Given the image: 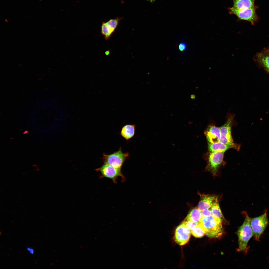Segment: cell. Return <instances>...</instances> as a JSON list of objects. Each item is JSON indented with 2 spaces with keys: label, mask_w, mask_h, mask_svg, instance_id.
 Here are the masks:
<instances>
[{
  "label": "cell",
  "mask_w": 269,
  "mask_h": 269,
  "mask_svg": "<svg viewBox=\"0 0 269 269\" xmlns=\"http://www.w3.org/2000/svg\"><path fill=\"white\" fill-rule=\"evenodd\" d=\"M202 217L201 211L198 208H194L190 210L185 220L199 223Z\"/></svg>",
  "instance_id": "16"
},
{
  "label": "cell",
  "mask_w": 269,
  "mask_h": 269,
  "mask_svg": "<svg viewBox=\"0 0 269 269\" xmlns=\"http://www.w3.org/2000/svg\"><path fill=\"white\" fill-rule=\"evenodd\" d=\"M40 170V169L39 168V167H36V171H39Z\"/></svg>",
  "instance_id": "27"
},
{
  "label": "cell",
  "mask_w": 269,
  "mask_h": 269,
  "mask_svg": "<svg viewBox=\"0 0 269 269\" xmlns=\"http://www.w3.org/2000/svg\"><path fill=\"white\" fill-rule=\"evenodd\" d=\"M101 33L106 40L108 39L113 33L106 22H103L102 23L101 27Z\"/></svg>",
  "instance_id": "19"
},
{
  "label": "cell",
  "mask_w": 269,
  "mask_h": 269,
  "mask_svg": "<svg viewBox=\"0 0 269 269\" xmlns=\"http://www.w3.org/2000/svg\"><path fill=\"white\" fill-rule=\"evenodd\" d=\"M135 125H126L122 127L120 134L125 139L128 140L134 136L135 132Z\"/></svg>",
  "instance_id": "13"
},
{
  "label": "cell",
  "mask_w": 269,
  "mask_h": 269,
  "mask_svg": "<svg viewBox=\"0 0 269 269\" xmlns=\"http://www.w3.org/2000/svg\"><path fill=\"white\" fill-rule=\"evenodd\" d=\"M229 10L231 13L235 15L240 19L248 21L253 24L257 20L255 7L238 9L232 7L230 8Z\"/></svg>",
  "instance_id": "7"
},
{
  "label": "cell",
  "mask_w": 269,
  "mask_h": 269,
  "mask_svg": "<svg viewBox=\"0 0 269 269\" xmlns=\"http://www.w3.org/2000/svg\"><path fill=\"white\" fill-rule=\"evenodd\" d=\"M178 48L179 51L183 52H185L187 49V46L185 43L181 42L178 45Z\"/></svg>",
  "instance_id": "22"
},
{
  "label": "cell",
  "mask_w": 269,
  "mask_h": 269,
  "mask_svg": "<svg viewBox=\"0 0 269 269\" xmlns=\"http://www.w3.org/2000/svg\"><path fill=\"white\" fill-rule=\"evenodd\" d=\"M224 153L211 152L209 154L206 169L211 172L213 175H217L218 169L222 163Z\"/></svg>",
  "instance_id": "8"
},
{
  "label": "cell",
  "mask_w": 269,
  "mask_h": 269,
  "mask_svg": "<svg viewBox=\"0 0 269 269\" xmlns=\"http://www.w3.org/2000/svg\"><path fill=\"white\" fill-rule=\"evenodd\" d=\"M199 223L203 229L205 234L209 237L219 238L223 233L221 220L212 215L202 217Z\"/></svg>",
  "instance_id": "1"
},
{
  "label": "cell",
  "mask_w": 269,
  "mask_h": 269,
  "mask_svg": "<svg viewBox=\"0 0 269 269\" xmlns=\"http://www.w3.org/2000/svg\"><path fill=\"white\" fill-rule=\"evenodd\" d=\"M186 226L191 230L195 227L199 223L191 221L184 220L183 222Z\"/></svg>",
  "instance_id": "21"
},
{
  "label": "cell",
  "mask_w": 269,
  "mask_h": 269,
  "mask_svg": "<svg viewBox=\"0 0 269 269\" xmlns=\"http://www.w3.org/2000/svg\"><path fill=\"white\" fill-rule=\"evenodd\" d=\"M27 249L30 254L32 255L34 254V250L33 248L28 247L27 248Z\"/></svg>",
  "instance_id": "24"
},
{
  "label": "cell",
  "mask_w": 269,
  "mask_h": 269,
  "mask_svg": "<svg viewBox=\"0 0 269 269\" xmlns=\"http://www.w3.org/2000/svg\"><path fill=\"white\" fill-rule=\"evenodd\" d=\"M268 223L266 211L259 216L251 218V226L255 240L259 241Z\"/></svg>",
  "instance_id": "4"
},
{
  "label": "cell",
  "mask_w": 269,
  "mask_h": 269,
  "mask_svg": "<svg viewBox=\"0 0 269 269\" xmlns=\"http://www.w3.org/2000/svg\"><path fill=\"white\" fill-rule=\"evenodd\" d=\"M232 148L230 146L220 142L214 143H208V150L210 153L221 152L224 153L227 150Z\"/></svg>",
  "instance_id": "14"
},
{
  "label": "cell",
  "mask_w": 269,
  "mask_h": 269,
  "mask_svg": "<svg viewBox=\"0 0 269 269\" xmlns=\"http://www.w3.org/2000/svg\"><path fill=\"white\" fill-rule=\"evenodd\" d=\"M191 231L193 235L197 238L202 237L205 234L204 231L199 223Z\"/></svg>",
  "instance_id": "18"
},
{
  "label": "cell",
  "mask_w": 269,
  "mask_h": 269,
  "mask_svg": "<svg viewBox=\"0 0 269 269\" xmlns=\"http://www.w3.org/2000/svg\"><path fill=\"white\" fill-rule=\"evenodd\" d=\"M32 166L34 167H37V165L35 164H33L32 165Z\"/></svg>",
  "instance_id": "29"
},
{
  "label": "cell",
  "mask_w": 269,
  "mask_h": 269,
  "mask_svg": "<svg viewBox=\"0 0 269 269\" xmlns=\"http://www.w3.org/2000/svg\"><path fill=\"white\" fill-rule=\"evenodd\" d=\"M202 217H205L211 215V212L210 209H206L201 211Z\"/></svg>",
  "instance_id": "23"
},
{
  "label": "cell",
  "mask_w": 269,
  "mask_h": 269,
  "mask_svg": "<svg viewBox=\"0 0 269 269\" xmlns=\"http://www.w3.org/2000/svg\"><path fill=\"white\" fill-rule=\"evenodd\" d=\"M105 54L107 55H108L109 53V51H107L105 52Z\"/></svg>",
  "instance_id": "28"
},
{
  "label": "cell",
  "mask_w": 269,
  "mask_h": 269,
  "mask_svg": "<svg viewBox=\"0 0 269 269\" xmlns=\"http://www.w3.org/2000/svg\"><path fill=\"white\" fill-rule=\"evenodd\" d=\"M200 200L198 208L201 211L209 209L215 202H218L217 196L210 194H201Z\"/></svg>",
  "instance_id": "10"
},
{
  "label": "cell",
  "mask_w": 269,
  "mask_h": 269,
  "mask_svg": "<svg viewBox=\"0 0 269 269\" xmlns=\"http://www.w3.org/2000/svg\"><path fill=\"white\" fill-rule=\"evenodd\" d=\"M10 139H13V138H10Z\"/></svg>",
  "instance_id": "31"
},
{
  "label": "cell",
  "mask_w": 269,
  "mask_h": 269,
  "mask_svg": "<svg viewBox=\"0 0 269 269\" xmlns=\"http://www.w3.org/2000/svg\"><path fill=\"white\" fill-rule=\"evenodd\" d=\"M28 132H29V131H28V130H26L25 131H24V132H23V134H27V133H28Z\"/></svg>",
  "instance_id": "26"
},
{
  "label": "cell",
  "mask_w": 269,
  "mask_h": 269,
  "mask_svg": "<svg viewBox=\"0 0 269 269\" xmlns=\"http://www.w3.org/2000/svg\"><path fill=\"white\" fill-rule=\"evenodd\" d=\"M121 19L120 18L111 19L106 22L108 26L113 33L117 27L119 21Z\"/></svg>",
  "instance_id": "20"
},
{
  "label": "cell",
  "mask_w": 269,
  "mask_h": 269,
  "mask_svg": "<svg viewBox=\"0 0 269 269\" xmlns=\"http://www.w3.org/2000/svg\"><path fill=\"white\" fill-rule=\"evenodd\" d=\"M256 57L258 62L269 72V49L258 53Z\"/></svg>",
  "instance_id": "12"
},
{
  "label": "cell",
  "mask_w": 269,
  "mask_h": 269,
  "mask_svg": "<svg viewBox=\"0 0 269 269\" xmlns=\"http://www.w3.org/2000/svg\"><path fill=\"white\" fill-rule=\"evenodd\" d=\"M244 213L245 216L244 221L237 232L239 244L237 251L246 253L248 242L254 234L251 226V218L246 213Z\"/></svg>",
  "instance_id": "2"
},
{
  "label": "cell",
  "mask_w": 269,
  "mask_h": 269,
  "mask_svg": "<svg viewBox=\"0 0 269 269\" xmlns=\"http://www.w3.org/2000/svg\"><path fill=\"white\" fill-rule=\"evenodd\" d=\"M235 114L228 113L226 116V121L222 126L219 127L220 134V142L229 145L232 148L239 150L240 145L233 142L231 135V128Z\"/></svg>",
  "instance_id": "3"
},
{
  "label": "cell",
  "mask_w": 269,
  "mask_h": 269,
  "mask_svg": "<svg viewBox=\"0 0 269 269\" xmlns=\"http://www.w3.org/2000/svg\"><path fill=\"white\" fill-rule=\"evenodd\" d=\"M234 8L242 9L254 7L255 0H233Z\"/></svg>",
  "instance_id": "15"
},
{
  "label": "cell",
  "mask_w": 269,
  "mask_h": 269,
  "mask_svg": "<svg viewBox=\"0 0 269 269\" xmlns=\"http://www.w3.org/2000/svg\"><path fill=\"white\" fill-rule=\"evenodd\" d=\"M208 143H214L220 142L219 127L213 125L209 126L204 132Z\"/></svg>",
  "instance_id": "11"
},
{
  "label": "cell",
  "mask_w": 269,
  "mask_h": 269,
  "mask_svg": "<svg viewBox=\"0 0 269 269\" xmlns=\"http://www.w3.org/2000/svg\"><path fill=\"white\" fill-rule=\"evenodd\" d=\"M191 233V230L183 222L176 229L174 237V241L180 245H184L189 241Z\"/></svg>",
  "instance_id": "9"
},
{
  "label": "cell",
  "mask_w": 269,
  "mask_h": 269,
  "mask_svg": "<svg viewBox=\"0 0 269 269\" xmlns=\"http://www.w3.org/2000/svg\"><path fill=\"white\" fill-rule=\"evenodd\" d=\"M100 171L103 177L109 178L112 180L114 183H116L118 178L120 177L122 180H125V177L122 174L121 169L115 168L106 163L97 169Z\"/></svg>",
  "instance_id": "6"
},
{
  "label": "cell",
  "mask_w": 269,
  "mask_h": 269,
  "mask_svg": "<svg viewBox=\"0 0 269 269\" xmlns=\"http://www.w3.org/2000/svg\"><path fill=\"white\" fill-rule=\"evenodd\" d=\"M190 98L194 100L196 98L195 95L194 94H192L191 95Z\"/></svg>",
  "instance_id": "25"
},
{
  "label": "cell",
  "mask_w": 269,
  "mask_h": 269,
  "mask_svg": "<svg viewBox=\"0 0 269 269\" xmlns=\"http://www.w3.org/2000/svg\"><path fill=\"white\" fill-rule=\"evenodd\" d=\"M212 214L214 217L220 219L222 222H225V219L221 210L218 201L215 202L210 208Z\"/></svg>",
  "instance_id": "17"
},
{
  "label": "cell",
  "mask_w": 269,
  "mask_h": 269,
  "mask_svg": "<svg viewBox=\"0 0 269 269\" xmlns=\"http://www.w3.org/2000/svg\"><path fill=\"white\" fill-rule=\"evenodd\" d=\"M129 156L128 152H123L120 148L118 151L111 154L107 155L104 153L102 159L104 163L121 169L124 161Z\"/></svg>",
  "instance_id": "5"
},
{
  "label": "cell",
  "mask_w": 269,
  "mask_h": 269,
  "mask_svg": "<svg viewBox=\"0 0 269 269\" xmlns=\"http://www.w3.org/2000/svg\"><path fill=\"white\" fill-rule=\"evenodd\" d=\"M26 174V173L24 172V173H23V175L25 174Z\"/></svg>",
  "instance_id": "30"
}]
</instances>
